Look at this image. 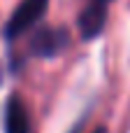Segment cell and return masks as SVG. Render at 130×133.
I'll return each mask as SVG.
<instances>
[{
  "label": "cell",
  "instance_id": "cell-1",
  "mask_svg": "<svg viewBox=\"0 0 130 133\" xmlns=\"http://www.w3.org/2000/svg\"><path fill=\"white\" fill-rule=\"evenodd\" d=\"M49 0H21V5L12 12L7 26H5V37L14 40L19 35H23L26 30H30L47 12Z\"/></svg>",
  "mask_w": 130,
  "mask_h": 133
},
{
  "label": "cell",
  "instance_id": "cell-3",
  "mask_svg": "<svg viewBox=\"0 0 130 133\" xmlns=\"http://www.w3.org/2000/svg\"><path fill=\"white\" fill-rule=\"evenodd\" d=\"M107 2L109 0H91L86 9L79 14V33L84 40H93L100 35L107 21Z\"/></svg>",
  "mask_w": 130,
  "mask_h": 133
},
{
  "label": "cell",
  "instance_id": "cell-5",
  "mask_svg": "<svg viewBox=\"0 0 130 133\" xmlns=\"http://www.w3.org/2000/svg\"><path fill=\"white\" fill-rule=\"evenodd\" d=\"M93 133H107V131H105V129L100 126V129H95V131H93Z\"/></svg>",
  "mask_w": 130,
  "mask_h": 133
},
{
  "label": "cell",
  "instance_id": "cell-2",
  "mask_svg": "<svg viewBox=\"0 0 130 133\" xmlns=\"http://www.w3.org/2000/svg\"><path fill=\"white\" fill-rule=\"evenodd\" d=\"M67 42H70V35L65 28H42L37 30V35H33L30 51L37 56H56L67 47Z\"/></svg>",
  "mask_w": 130,
  "mask_h": 133
},
{
  "label": "cell",
  "instance_id": "cell-4",
  "mask_svg": "<svg viewBox=\"0 0 130 133\" xmlns=\"http://www.w3.org/2000/svg\"><path fill=\"white\" fill-rule=\"evenodd\" d=\"M7 133H28V112L23 101L14 94L7 101V117H5Z\"/></svg>",
  "mask_w": 130,
  "mask_h": 133
}]
</instances>
